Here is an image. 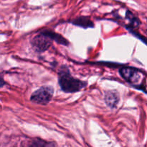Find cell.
<instances>
[{
    "mask_svg": "<svg viewBox=\"0 0 147 147\" xmlns=\"http://www.w3.org/2000/svg\"><path fill=\"white\" fill-rule=\"evenodd\" d=\"M126 17L130 22L131 25L132 27H137L140 24V21L131 12H126Z\"/></svg>",
    "mask_w": 147,
    "mask_h": 147,
    "instance_id": "obj_8",
    "label": "cell"
},
{
    "mask_svg": "<svg viewBox=\"0 0 147 147\" xmlns=\"http://www.w3.org/2000/svg\"><path fill=\"white\" fill-rule=\"evenodd\" d=\"M43 33H45L47 35H48L53 41H55L57 42V43L60 45H63V46H67L69 45V42L63 36H62L61 35L58 34V33H56L55 32L52 31V30H46L42 31Z\"/></svg>",
    "mask_w": 147,
    "mask_h": 147,
    "instance_id": "obj_7",
    "label": "cell"
},
{
    "mask_svg": "<svg viewBox=\"0 0 147 147\" xmlns=\"http://www.w3.org/2000/svg\"><path fill=\"white\" fill-rule=\"evenodd\" d=\"M58 83L62 90L67 93L79 92L86 86L84 81L75 78L72 76L67 66H63L58 71Z\"/></svg>",
    "mask_w": 147,
    "mask_h": 147,
    "instance_id": "obj_1",
    "label": "cell"
},
{
    "mask_svg": "<svg viewBox=\"0 0 147 147\" xmlns=\"http://www.w3.org/2000/svg\"><path fill=\"white\" fill-rule=\"evenodd\" d=\"M4 84H5V82H4V79H2V77H1V76H0V87H1V86H4Z\"/></svg>",
    "mask_w": 147,
    "mask_h": 147,
    "instance_id": "obj_10",
    "label": "cell"
},
{
    "mask_svg": "<svg viewBox=\"0 0 147 147\" xmlns=\"http://www.w3.org/2000/svg\"><path fill=\"white\" fill-rule=\"evenodd\" d=\"M121 76L126 82L132 85L139 84L142 77V73L136 68L123 67L119 70Z\"/></svg>",
    "mask_w": 147,
    "mask_h": 147,
    "instance_id": "obj_4",
    "label": "cell"
},
{
    "mask_svg": "<svg viewBox=\"0 0 147 147\" xmlns=\"http://www.w3.org/2000/svg\"><path fill=\"white\" fill-rule=\"evenodd\" d=\"M71 23L74 25L81 27L83 28H89V27H94V24L92 20L88 17H86V16H80V17H77V18L74 19L71 22Z\"/></svg>",
    "mask_w": 147,
    "mask_h": 147,
    "instance_id": "obj_6",
    "label": "cell"
},
{
    "mask_svg": "<svg viewBox=\"0 0 147 147\" xmlns=\"http://www.w3.org/2000/svg\"><path fill=\"white\" fill-rule=\"evenodd\" d=\"M54 89L52 86H44L33 92L30 100L35 104L45 105L50 102L53 96Z\"/></svg>",
    "mask_w": 147,
    "mask_h": 147,
    "instance_id": "obj_2",
    "label": "cell"
},
{
    "mask_svg": "<svg viewBox=\"0 0 147 147\" xmlns=\"http://www.w3.org/2000/svg\"><path fill=\"white\" fill-rule=\"evenodd\" d=\"M46 142L43 140L40 139V138H36L32 142L31 145L30 147H45Z\"/></svg>",
    "mask_w": 147,
    "mask_h": 147,
    "instance_id": "obj_9",
    "label": "cell"
},
{
    "mask_svg": "<svg viewBox=\"0 0 147 147\" xmlns=\"http://www.w3.org/2000/svg\"><path fill=\"white\" fill-rule=\"evenodd\" d=\"M105 102L109 108H115L119 102V94L115 91H108L105 95Z\"/></svg>",
    "mask_w": 147,
    "mask_h": 147,
    "instance_id": "obj_5",
    "label": "cell"
},
{
    "mask_svg": "<svg viewBox=\"0 0 147 147\" xmlns=\"http://www.w3.org/2000/svg\"><path fill=\"white\" fill-rule=\"evenodd\" d=\"M53 40L43 32L36 35L31 40L33 49L38 53H42L51 46Z\"/></svg>",
    "mask_w": 147,
    "mask_h": 147,
    "instance_id": "obj_3",
    "label": "cell"
}]
</instances>
